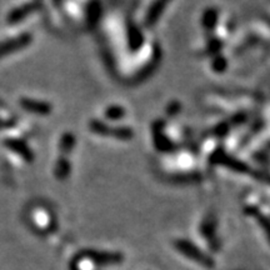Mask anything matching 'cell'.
<instances>
[{
	"label": "cell",
	"instance_id": "cell-19",
	"mask_svg": "<svg viewBox=\"0 0 270 270\" xmlns=\"http://www.w3.org/2000/svg\"><path fill=\"white\" fill-rule=\"evenodd\" d=\"M179 110H180V104L179 103H172L169 105V108H168V114L174 115V114H177Z\"/></svg>",
	"mask_w": 270,
	"mask_h": 270
},
{
	"label": "cell",
	"instance_id": "cell-6",
	"mask_svg": "<svg viewBox=\"0 0 270 270\" xmlns=\"http://www.w3.org/2000/svg\"><path fill=\"white\" fill-rule=\"evenodd\" d=\"M128 38H129V46L133 51H136L144 43V37L140 30L135 25H129L128 30Z\"/></svg>",
	"mask_w": 270,
	"mask_h": 270
},
{
	"label": "cell",
	"instance_id": "cell-3",
	"mask_svg": "<svg viewBox=\"0 0 270 270\" xmlns=\"http://www.w3.org/2000/svg\"><path fill=\"white\" fill-rule=\"evenodd\" d=\"M83 258L91 263H95L99 265H109V264H119L123 262V255L119 253H106V252H89L83 253Z\"/></svg>",
	"mask_w": 270,
	"mask_h": 270
},
{
	"label": "cell",
	"instance_id": "cell-15",
	"mask_svg": "<svg viewBox=\"0 0 270 270\" xmlns=\"http://www.w3.org/2000/svg\"><path fill=\"white\" fill-rule=\"evenodd\" d=\"M99 14H100L99 4L96 3V1L90 3L89 10H88V18H89V21H96V19L99 18Z\"/></svg>",
	"mask_w": 270,
	"mask_h": 270
},
{
	"label": "cell",
	"instance_id": "cell-10",
	"mask_svg": "<svg viewBox=\"0 0 270 270\" xmlns=\"http://www.w3.org/2000/svg\"><path fill=\"white\" fill-rule=\"evenodd\" d=\"M75 146V136L70 133H66V134L63 135L60 141V150L63 151L64 154H69L72 153L73 149Z\"/></svg>",
	"mask_w": 270,
	"mask_h": 270
},
{
	"label": "cell",
	"instance_id": "cell-5",
	"mask_svg": "<svg viewBox=\"0 0 270 270\" xmlns=\"http://www.w3.org/2000/svg\"><path fill=\"white\" fill-rule=\"evenodd\" d=\"M170 0H154L153 4L149 8L148 13L145 15V25L146 27H153L156 24L158 19L163 14L164 9L169 4Z\"/></svg>",
	"mask_w": 270,
	"mask_h": 270
},
{
	"label": "cell",
	"instance_id": "cell-9",
	"mask_svg": "<svg viewBox=\"0 0 270 270\" xmlns=\"http://www.w3.org/2000/svg\"><path fill=\"white\" fill-rule=\"evenodd\" d=\"M70 169H72V165L65 158H61L58 160L55 167V175L59 179H65L68 175L70 174Z\"/></svg>",
	"mask_w": 270,
	"mask_h": 270
},
{
	"label": "cell",
	"instance_id": "cell-16",
	"mask_svg": "<svg viewBox=\"0 0 270 270\" xmlns=\"http://www.w3.org/2000/svg\"><path fill=\"white\" fill-rule=\"evenodd\" d=\"M213 68H214L215 72L218 73L224 72L225 68H226V60H225L223 56H217L215 60L213 61Z\"/></svg>",
	"mask_w": 270,
	"mask_h": 270
},
{
	"label": "cell",
	"instance_id": "cell-14",
	"mask_svg": "<svg viewBox=\"0 0 270 270\" xmlns=\"http://www.w3.org/2000/svg\"><path fill=\"white\" fill-rule=\"evenodd\" d=\"M215 230V219L214 218H209V219L205 220L201 225V233L204 234L207 238H212L214 235Z\"/></svg>",
	"mask_w": 270,
	"mask_h": 270
},
{
	"label": "cell",
	"instance_id": "cell-2",
	"mask_svg": "<svg viewBox=\"0 0 270 270\" xmlns=\"http://www.w3.org/2000/svg\"><path fill=\"white\" fill-rule=\"evenodd\" d=\"M90 130L95 134L101 135V136H111L117 138L119 140H129L134 136L133 129L128 127H109L108 124L99 120H93L89 124Z\"/></svg>",
	"mask_w": 270,
	"mask_h": 270
},
{
	"label": "cell",
	"instance_id": "cell-7",
	"mask_svg": "<svg viewBox=\"0 0 270 270\" xmlns=\"http://www.w3.org/2000/svg\"><path fill=\"white\" fill-rule=\"evenodd\" d=\"M21 104H23V106H24L27 110L33 111V113H37V114L46 115L51 111V106L46 103H43V101L24 100Z\"/></svg>",
	"mask_w": 270,
	"mask_h": 270
},
{
	"label": "cell",
	"instance_id": "cell-1",
	"mask_svg": "<svg viewBox=\"0 0 270 270\" xmlns=\"http://www.w3.org/2000/svg\"><path fill=\"white\" fill-rule=\"evenodd\" d=\"M174 245L178 252L181 253L184 257L189 258L193 262L198 263V264L203 265L205 268L214 267V262H213L212 258L208 254H205L204 252H201L198 246L191 243V241L185 240V239H178L174 243Z\"/></svg>",
	"mask_w": 270,
	"mask_h": 270
},
{
	"label": "cell",
	"instance_id": "cell-12",
	"mask_svg": "<svg viewBox=\"0 0 270 270\" xmlns=\"http://www.w3.org/2000/svg\"><path fill=\"white\" fill-rule=\"evenodd\" d=\"M245 213L246 214L254 215V217L257 218L258 222H259V224L262 225L263 228H264L265 233H267V235L269 236V239H270V220H268L264 215L260 214V213L258 212L257 209H254V208H246Z\"/></svg>",
	"mask_w": 270,
	"mask_h": 270
},
{
	"label": "cell",
	"instance_id": "cell-8",
	"mask_svg": "<svg viewBox=\"0 0 270 270\" xmlns=\"http://www.w3.org/2000/svg\"><path fill=\"white\" fill-rule=\"evenodd\" d=\"M203 27L207 30H213L218 23V10L214 8L207 9L204 14H203Z\"/></svg>",
	"mask_w": 270,
	"mask_h": 270
},
{
	"label": "cell",
	"instance_id": "cell-13",
	"mask_svg": "<svg viewBox=\"0 0 270 270\" xmlns=\"http://www.w3.org/2000/svg\"><path fill=\"white\" fill-rule=\"evenodd\" d=\"M39 8V4L34 3V4H28V5L23 6V8L20 9H16L15 11H14L13 14H11V20L15 21V20H19V19H23L24 16H27L28 14L32 13V11H34L35 9Z\"/></svg>",
	"mask_w": 270,
	"mask_h": 270
},
{
	"label": "cell",
	"instance_id": "cell-11",
	"mask_svg": "<svg viewBox=\"0 0 270 270\" xmlns=\"http://www.w3.org/2000/svg\"><path fill=\"white\" fill-rule=\"evenodd\" d=\"M105 117L109 120H119L125 117V109L120 105H111L106 108Z\"/></svg>",
	"mask_w": 270,
	"mask_h": 270
},
{
	"label": "cell",
	"instance_id": "cell-18",
	"mask_svg": "<svg viewBox=\"0 0 270 270\" xmlns=\"http://www.w3.org/2000/svg\"><path fill=\"white\" fill-rule=\"evenodd\" d=\"M228 132H229L228 123H222V124H219L217 128H215L214 133L218 135V136H223V135H225Z\"/></svg>",
	"mask_w": 270,
	"mask_h": 270
},
{
	"label": "cell",
	"instance_id": "cell-17",
	"mask_svg": "<svg viewBox=\"0 0 270 270\" xmlns=\"http://www.w3.org/2000/svg\"><path fill=\"white\" fill-rule=\"evenodd\" d=\"M223 48V43L219 39H213L208 45V51L209 53H218Z\"/></svg>",
	"mask_w": 270,
	"mask_h": 270
},
{
	"label": "cell",
	"instance_id": "cell-4",
	"mask_svg": "<svg viewBox=\"0 0 270 270\" xmlns=\"http://www.w3.org/2000/svg\"><path fill=\"white\" fill-rule=\"evenodd\" d=\"M163 127H164V122L156 123L153 127V136L155 148L159 151H173L175 146L174 144H173L164 135V133H163Z\"/></svg>",
	"mask_w": 270,
	"mask_h": 270
}]
</instances>
